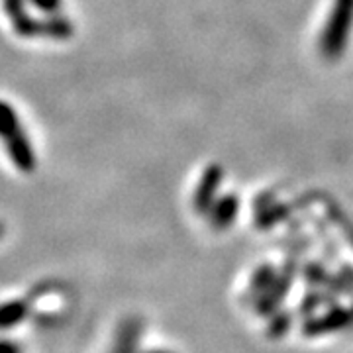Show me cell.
Masks as SVG:
<instances>
[{
	"mask_svg": "<svg viewBox=\"0 0 353 353\" xmlns=\"http://www.w3.org/2000/svg\"><path fill=\"white\" fill-rule=\"evenodd\" d=\"M152 353H171V352H152Z\"/></svg>",
	"mask_w": 353,
	"mask_h": 353,
	"instance_id": "obj_9",
	"label": "cell"
},
{
	"mask_svg": "<svg viewBox=\"0 0 353 353\" xmlns=\"http://www.w3.org/2000/svg\"><path fill=\"white\" fill-rule=\"evenodd\" d=\"M2 234H4V230H2V224H0V238H2Z\"/></svg>",
	"mask_w": 353,
	"mask_h": 353,
	"instance_id": "obj_8",
	"label": "cell"
},
{
	"mask_svg": "<svg viewBox=\"0 0 353 353\" xmlns=\"http://www.w3.org/2000/svg\"><path fill=\"white\" fill-rule=\"evenodd\" d=\"M345 324H347V314H345V312H341V310H336V312H332V314L326 316L324 320H318V324L310 326V328H308V332H310V334L332 332V330L343 328Z\"/></svg>",
	"mask_w": 353,
	"mask_h": 353,
	"instance_id": "obj_6",
	"label": "cell"
},
{
	"mask_svg": "<svg viewBox=\"0 0 353 353\" xmlns=\"http://www.w3.org/2000/svg\"><path fill=\"white\" fill-rule=\"evenodd\" d=\"M41 290L43 289H34V292H30L28 296L0 304V330H10L22 324V320L32 312V304L41 294Z\"/></svg>",
	"mask_w": 353,
	"mask_h": 353,
	"instance_id": "obj_2",
	"label": "cell"
},
{
	"mask_svg": "<svg viewBox=\"0 0 353 353\" xmlns=\"http://www.w3.org/2000/svg\"><path fill=\"white\" fill-rule=\"evenodd\" d=\"M236 212H238V202L236 199H224V201H220L214 206V210H212V220H214V226L222 228L228 226L234 218H236Z\"/></svg>",
	"mask_w": 353,
	"mask_h": 353,
	"instance_id": "obj_4",
	"label": "cell"
},
{
	"mask_svg": "<svg viewBox=\"0 0 353 353\" xmlns=\"http://www.w3.org/2000/svg\"><path fill=\"white\" fill-rule=\"evenodd\" d=\"M218 183H220V171H218V169H210V171L206 173V176H204V181H202L201 189L196 192V206H199L201 210H206V208L210 206L212 194H214Z\"/></svg>",
	"mask_w": 353,
	"mask_h": 353,
	"instance_id": "obj_3",
	"label": "cell"
},
{
	"mask_svg": "<svg viewBox=\"0 0 353 353\" xmlns=\"http://www.w3.org/2000/svg\"><path fill=\"white\" fill-rule=\"evenodd\" d=\"M0 353H22V347L12 340H0Z\"/></svg>",
	"mask_w": 353,
	"mask_h": 353,
	"instance_id": "obj_7",
	"label": "cell"
},
{
	"mask_svg": "<svg viewBox=\"0 0 353 353\" xmlns=\"http://www.w3.org/2000/svg\"><path fill=\"white\" fill-rule=\"evenodd\" d=\"M136 343H138V324L128 322L126 326L122 328V332H120V338H118L114 353H134Z\"/></svg>",
	"mask_w": 353,
	"mask_h": 353,
	"instance_id": "obj_5",
	"label": "cell"
},
{
	"mask_svg": "<svg viewBox=\"0 0 353 353\" xmlns=\"http://www.w3.org/2000/svg\"><path fill=\"white\" fill-rule=\"evenodd\" d=\"M353 18V0H336L334 14L330 18V24L324 32V41L322 48L328 57H336L345 43L350 26Z\"/></svg>",
	"mask_w": 353,
	"mask_h": 353,
	"instance_id": "obj_1",
	"label": "cell"
}]
</instances>
